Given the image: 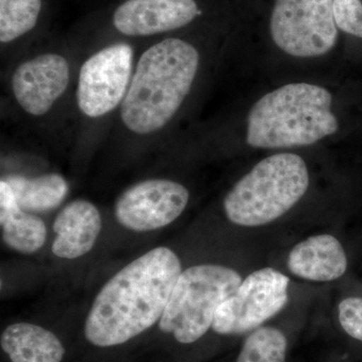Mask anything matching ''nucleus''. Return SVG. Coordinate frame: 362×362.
<instances>
[{
  "mask_svg": "<svg viewBox=\"0 0 362 362\" xmlns=\"http://www.w3.org/2000/svg\"><path fill=\"white\" fill-rule=\"evenodd\" d=\"M310 185L306 162L294 153L262 159L243 176L223 199L228 221L240 226H265L301 201Z\"/></svg>",
  "mask_w": 362,
  "mask_h": 362,
  "instance_id": "nucleus-4",
  "label": "nucleus"
},
{
  "mask_svg": "<svg viewBox=\"0 0 362 362\" xmlns=\"http://www.w3.org/2000/svg\"><path fill=\"white\" fill-rule=\"evenodd\" d=\"M201 52L185 37H166L137 57L132 81L119 110L123 137L151 139L168 129L194 89Z\"/></svg>",
  "mask_w": 362,
  "mask_h": 362,
  "instance_id": "nucleus-2",
  "label": "nucleus"
},
{
  "mask_svg": "<svg viewBox=\"0 0 362 362\" xmlns=\"http://www.w3.org/2000/svg\"><path fill=\"white\" fill-rule=\"evenodd\" d=\"M288 269L304 280L331 282L344 275L347 257L337 238L328 233L312 235L293 247Z\"/></svg>",
  "mask_w": 362,
  "mask_h": 362,
  "instance_id": "nucleus-13",
  "label": "nucleus"
},
{
  "mask_svg": "<svg viewBox=\"0 0 362 362\" xmlns=\"http://www.w3.org/2000/svg\"><path fill=\"white\" fill-rule=\"evenodd\" d=\"M0 225L4 242L21 254H35L47 240L45 221L21 209L13 190L4 180L0 181Z\"/></svg>",
  "mask_w": 362,
  "mask_h": 362,
  "instance_id": "nucleus-14",
  "label": "nucleus"
},
{
  "mask_svg": "<svg viewBox=\"0 0 362 362\" xmlns=\"http://www.w3.org/2000/svg\"><path fill=\"white\" fill-rule=\"evenodd\" d=\"M242 282L240 274L228 267L214 264L190 267L180 274L159 328L183 344L197 341L213 326L218 307Z\"/></svg>",
  "mask_w": 362,
  "mask_h": 362,
  "instance_id": "nucleus-5",
  "label": "nucleus"
},
{
  "mask_svg": "<svg viewBox=\"0 0 362 362\" xmlns=\"http://www.w3.org/2000/svg\"><path fill=\"white\" fill-rule=\"evenodd\" d=\"M71 63L62 52H39L23 59L9 78L14 103L32 119H42L61 104L71 87Z\"/></svg>",
  "mask_w": 362,
  "mask_h": 362,
  "instance_id": "nucleus-9",
  "label": "nucleus"
},
{
  "mask_svg": "<svg viewBox=\"0 0 362 362\" xmlns=\"http://www.w3.org/2000/svg\"><path fill=\"white\" fill-rule=\"evenodd\" d=\"M56 239L52 251L61 259H73L92 251L102 230L99 209L86 199L66 204L52 225Z\"/></svg>",
  "mask_w": 362,
  "mask_h": 362,
  "instance_id": "nucleus-12",
  "label": "nucleus"
},
{
  "mask_svg": "<svg viewBox=\"0 0 362 362\" xmlns=\"http://www.w3.org/2000/svg\"><path fill=\"white\" fill-rule=\"evenodd\" d=\"M189 192L177 181L149 178L128 187L117 199V221L134 232L159 230L181 216L189 202Z\"/></svg>",
  "mask_w": 362,
  "mask_h": 362,
  "instance_id": "nucleus-10",
  "label": "nucleus"
},
{
  "mask_svg": "<svg viewBox=\"0 0 362 362\" xmlns=\"http://www.w3.org/2000/svg\"><path fill=\"white\" fill-rule=\"evenodd\" d=\"M0 343L13 362H61L65 356L61 340L35 324H11L2 332Z\"/></svg>",
  "mask_w": 362,
  "mask_h": 362,
  "instance_id": "nucleus-15",
  "label": "nucleus"
},
{
  "mask_svg": "<svg viewBox=\"0 0 362 362\" xmlns=\"http://www.w3.org/2000/svg\"><path fill=\"white\" fill-rule=\"evenodd\" d=\"M199 0H124L111 16L114 30L127 39L177 32L204 18Z\"/></svg>",
  "mask_w": 362,
  "mask_h": 362,
  "instance_id": "nucleus-11",
  "label": "nucleus"
},
{
  "mask_svg": "<svg viewBox=\"0 0 362 362\" xmlns=\"http://www.w3.org/2000/svg\"><path fill=\"white\" fill-rule=\"evenodd\" d=\"M136 59L134 45L118 40L100 47L83 62L75 98L86 123L99 124L118 113L129 90Z\"/></svg>",
  "mask_w": 362,
  "mask_h": 362,
  "instance_id": "nucleus-6",
  "label": "nucleus"
},
{
  "mask_svg": "<svg viewBox=\"0 0 362 362\" xmlns=\"http://www.w3.org/2000/svg\"><path fill=\"white\" fill-rule=\"evenodd\" d=\"M333 14L338 30L362 39L361 0H333Z\"/></svg>",
  "mask_w": 362,
  "mask_h": 362,
  "instance_id": "nucleus-19",
  "label": "nucleus"
},
{
  "mask_svg": "<svg viewBox=\"0 0 362 362\" xmlns=\"http://www.w3.org/2000/svg\"><path fill=\"white\" fill-rule=\"evenodd\" d=\"M332 95L321 86L292 83L259 98L247 115V143L259 149L309 146L335 134Z\"/></svg>",
  "mask_w": 362,
  "mask_h": 362,
  "instance_id": "nucleus-3",
  "label": "nucleus"
},
{
  "mask_svg": "<svg viewBox=\"0 0 362 362\" xmlns=\"http://www.w3.org/2000/svg\"><path fill=\"white\" fill-rule=\"evenodd\" d=\"M287 339L275 327L258 328L247 338L237 362H286Z\"/></svg>",
  "mask_w": 362,
  "mask_h": 362,
  "instance_id": "nucleus-18",
  "label": "nucleus"
},
{
  "mask_svg": "<svg viewBox=\"0 0 362 362\" xmlns=\"http://www.w3.org/2000/svg\"><path fill=\"white\" fill-rule=\"evenodd\" d=\"M268 30L272 42L295 58H318L337 44L333 0H273Z\"/></svg>",
  "mask_w": 362,
  "mask_h": 362,
  "instance_id": "nucleus-7",
  "label": "nucleus"
},
{
  "mask_svg": "<svg viewBox=\"0 0 362 362\" xmlns=\"http://www.w3.org/2000/svg\"><path fill=\"white\" fill-rule=\"evenodd\" d=\"M181 273L180 259L165 247L131 262L98 293L86 318V339L116 346L149 329L160 321Z\"/></svg>",
  "mask_w": 362,
  "mask_h": 362,
  "instance_id": "nucleus-1",
  "label": "nucleus"
},
{
  "mask_svg": "<svg viewBox=\"0 0 362 362\" xmlns=\"http://www.w3.org/2000/svg\"><path fill=\"white\" fill-rule=\"evenodd\" d=\"M289 284L290 279L275 269L252 272L218 307L211 328L221 335L257 329L284 308Z\"/></svg>",
  "mask_w": 362,
  "mask_h": 362,
  "instance_id": "nucleus-8",
  "label": "nucleus"
},
{
  "mask_svg": "<svg viewBox=\"0 0 362 362\" xmlns=\"http://www.w3.org/2000/svg\"><path fill=\"white\" fill-rule=\"evenodd\" d=\"M45 0H0V42L2 49L25 39L37 28Z\"/></svg>",
  "mask_w": 362,
  "mask_h": 362,
  "instance_id": "nucleus-17",
  "label": "nucleus"
},
{
  "mask_svg": "<svg viewBox=\"0 0 362 362\" xmlns=\"http://www.w3.org/2000/svg\"><path fill=\"white\" fill-rule=\"evenodd\" d=\"M2 180L13 190L21 209L30 214L47 213L57 209L69 192L68 181L59 173L33 177L13 175Z\"/></svg>",
  "mask_w": 362,
  "mask_h": 362,
  "instance_id": "nucleus-16",
  "label": "nucleus"
},
{
  "mask_svg": "<svg viewBox=\"0 0 362 362\" xmlns=\"http://www.w3.org/2000/svg\"><path fill=\"white\" fill-rule=\"evenodd\" d=\"M338 318L343 330L362 341V298L349 297L338 305Z\"/></svg>",
  "mask_w": 362,
  "mask_h": 362,
  "instance_id": "nucleus-20",
  "label": "nucleus"
}]
</instances>
